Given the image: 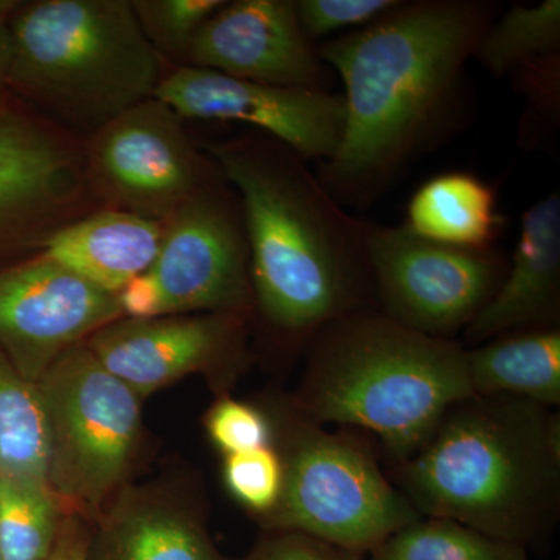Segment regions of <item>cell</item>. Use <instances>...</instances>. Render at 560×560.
Here are the masks:
<instances>
[{"instance_id": "1", "label": "cell", "mask_w": 560, "mask_h": 560, "mask_svg": "<svg viewBox=\"0 0 560 560\" xmlns=\"http://www.w3.org/2000/svg\"><path fill=\"white\" fill-rule=\"evenodd\" d=\"M495 7L401 2L382 20L326 40L320 60L345 84V132L318 178L340 205L368 208L455 119L464 68Z\"/></svg>"}, {"instance_id": "2", "label": "cell", "mask_w": 560, "mask_h": 560, "mask_svg": "<svg viewBox=\"0 0 560 560\" xmlns=\"http://www.w3.org/2000/svg\"><path fill=\"white\" fill-rule=\"evenodd\" d=\"M209 153L241 200L254 307L272 329L312 338L371 311L368 221L350 215L304 158L259 131Z\"/></svg>"}, {"instance_id": "3", "label": "cell", "mask_w": 560, "mask_h": 560, "mask_svg": "<svg viewBox=\"0 0 560 560\" xmlns=\"http://www.w3.org/2000/svg\"><path fill=\"white\" fill-rule=\"evenodd\" d=\"M396 467L397 489L423 517L522 545L558 514L559 418L521 397L471 394Z\"/></svg>"}, {"instance_id": "4", "label": "cell", "mask_w": 560, "mask_h": 560, "mask_svg": "<svg viewBox=\"0 0 560 560\" xmlns=\"http://www.w3.org/2000/svg\"><path fill=\"white\" fill-rule=\"evenodd\" d=\"M471 394L466 349L361 311L313 335L298 412L371 431L400 464Z\"/></svg>"}, {"instance_id": "5", "label": "cell", "mask_w": 560, "mask_h": 560, "mask_svg": "<svg viewBox=\"0 0 560 560\" xmlns=\"http://www.w3.org/2000/svg\"><path fill=\"white\" fill-rule=\"evenodd\" d=\"M10 32L7 84L61 130L91 136L164 79L128 0H39L14 10Z\"/></svg>"}, {"instance_id": "6", "label": "cell", "mask_w": 560, "mask_h": 560, "mask_svg": "<svg viewBox=\"0 0 560 560\" xmlns=\"http://www.w3.org/2000/svg\"><path fill=\"white\" fill-rule=\"evenodd\" d=\"M47 482L68 514L92 522L124 488L142 429L140 397L73 346L40 375Z\"/></svg>"}, {"instance_id": "7", "label": "cell", "mask_w": 560, "mask_h": 560, "mask_svg": "<svg viewBox=\"0 0 560 560\" xmlns=\"http://www.w3.org/2000/svg\"><path fill=\"white\" fill-rule=\"evenodd\" d=\"M289 427L282 497L265 518L350 552L374 551L422 514L383 474L366 442L298 412Z\"/></svg>"}, {"instance_id": "8", "label": "cell", "mask_w": 560, "mask_h": 560, "mask_svg": "<svg viewBox=\"0 0 560 560\" xmlns=\"http://www.w3.org/2000/svg\"><path fill=\"white\" fill-rule=\"evenodd\" d=\"M83 164L91 195L108 209L160 223L221 175L187 135L183 117L158 97L88 136Z\"/></svg>"}, {"instance_id": "9", "label": "cell", "mask_w": 560, "mask_h": 560, "mask_svg": "<svg viewBox=\"0 0 560 560\" xmlns=\"http://www.w3.org/2000/svg\"><path fill=\"white\" fill-rule=\"evenodd\" d=\"M366 248L381 313L445 340L469 326L508 268L495 248H456L418 237L405 226L370 221Z\"/></svg>"}, {"instance_id": "10", "label": "cell", "mask_w": 560, "mask_h": 560, "mask_svg": "<svg viewBox=\"0 0 560 560\" xmlns=\"http://www.w3.org/2000/svg\"><path fill=\"white\" fill-rule=\"evenodd\" d=\"M223 175L164 223L160 253L145 271L160 291L162 316L254 308L245 220Z\"/></svg>"}, {"instance_id": "11", "label": "cell", "mask_w": 560, "mask_h": 560, "mask_svg": "<svg viewBox=\"0 0 560 560\" xmlns=\"http://www.w3.org/2000/svg\"><path fill=\"white\" fill-rule=\"evenodd\" d=\"M120 318L117 294L44 253L0 271V350L33 383L66 350Z\"/></svg>"}, {"instance_id": "12", "label": "cell", "mask_w": 560, "mask_h": 560, "mask_svg": "<svg viewBox=\"0 0 560 560\" xmlns=\"http://www.w3.org/2000/svg\"><path fill=\"white\" fill-rule=\"evenodd\" d=\"M154 97L183 119L238 121L307 160L330 161L345 132V98L331 91L276 86L180 66Z\"/></svg>"}, {"instance_id": "13", "label": "cell", "mask_w": 560, "mask_h": 560, "mask_svg": "<svg viewBox=\"0 0 560 560\" xmlns=\"http://www.w3.org/2000/svg\"><path fill=\"white\" fill-rule=\"evenodd\" d=\"M91 194L66 131L0 105V245L43 243Z\"/></svg>"}, {"instance_id": "14", "label": "cell", "mask_w": 560, "mask_h": 560, "mask_svg": "<svg viewBox=\"0 0 560 560\" xmlns=\"http://www.w3.org/2000/svg\"><path fill=\"white\" fill-rule=\"evenodd\" d=\"M183 66L276 86H331V70L302 32L294 0L224 2L191 40Z\"/></svg>"}, {"instance_id": "15", "label": "cell", "mask_w": 560, "mask_h": 560, "mask_svg": "<svg viewBox=\"0 0 560 560\" xmlns=\"http://www.w3.org/2000/svg\"><path fill=\"white\" fill-rule=\"evenodd\" d=\"M246 315L195 313L120 318L86 341L95 359L139 397L241 357Z\"/></svg>"}, {"instance_id": "16", "label": "cell", "mask_w": 560, "mask_h": 560, "mask_svg": "<svg viewBox=\"0 0 560 560\" xmlns=\"http://www.w3.org/2000/svg\"><path fill=\"white\" fill-rule=\"evenodd\" d=\"M560 318V197L551 191L522 217L499 289L466 327L480 345L512 331L558 327Z\"/></svg>"}, {"instance_id": "17", "label": "cell", "mask_w": 560, "mask_h": 560, "mask_svg": "<svg viewBox=\"0 0 560 560\" xmlns=\"http://www.w3.org/2000/svg\"><path fill=\"white\" fill-rule=\"evenodd\" d=\"M86 560H237L215 547L200 512L175 493L124 486L92 521Z\"/></svg>"}, {"instance_id": "18", "label": "cell", "mask_w": 560, "mask_h": 560, "mask_svg": "<svg viewBox=\"0 0 560 560\" xmlns=\"http://www.w3.org/2000/svg\"><path fill=\"white\" fill-rule=\"evenodd\" d=\"M164 223L105 209L70 221L40 243L50 259L98 289L119 294L149 271L160 253Z\"/></svg>"}, {"instance_id": "19", "label": "cell", "mask_w": 560, "mask_h": 560, "mask_svg": "<svg viewBox=\"0 0 560 560\" xmlns=\"http://www.w3.org/2000/svg\"><path fill=\"white\" fill-rule=\"evenodd\" d=\"M474 394H504L551 407L560 404L559 327L501 335L466 349Z\"/></svg>"}, {"instance_id": "20", "label": "cell", "mask_w": 560, "mask_h": 560, "mask_svg": "<svg viewBox=\"0 0 560 560\" xmlns=\"http://www.w3.org/2000/svg\"><path fill=\"white\" fill-rule=\"evenodd\" d=\"M404 226L442 245L493 248L501 232L495 191L471 173H441L415 191Z\"/></svg>"}, {"instance_id": "21", "label": "cell", "mask_w": 560, "mask_h": 560, "mask_svg": "<svg viewBox=\"0 0 560 560\" xmlns=\"http://www.w3.org/2000/svg\"><path fill=\"white\" fill-rule=\"evenodd\" d=\"M0 475L18 480L47 482V427L38 385L22 377L2 350Z\"/></svg>"}, {"instance_id": "22", "label": "cell", "mask_w": 560, "mask_h": 560, "mask_svg": "<svg viewBox=\"0 0 560 560\" xmlns=\"http://www.w3.org/2000/svg\"><path fill=\"white\" fill-rule=\"evenodd\" d=\"M68 511L47 482L0 475V550L3 560H44L54 550Z\"/></svg>"}, {"instance_id": "23", "label": "cell", "mask_w": 560, "mask_h": 560, "mask_svg": "<svg viewBox=\"0 0 560 560\" xmlns=\"http://www.w3.org/2000/svg\"><path fill=\"white\" fill-rule=\"evenodd\" d=\"M560 54V0L511 7L490 24L474 57L497 77Z\"/></svg>"}, {"instance_id": "24", "label": "cell", "mask_w": 560, "mask_h": 560, "mask_svg": "<svg viewBox=\"0 0 560 560\" xmlns=\"http://www.w3.org/2000/svg\"><path fill=\"white\" fill-rule=\"evenodd\" d=\"M372 555V560H529L522 545L431 517L397 530Z\"/></svg>"}, {"instance_id": "25", "label": "cell", "mask_w": 560, "mask_h": 560, "mask_svg": "<svg viewBox=\"0 0 560 560\" xmlns=\"http://www.w3.org/2000/svg\"><path fill=\"white\" fill-rule=\"evenodd\" d=\"M224 0H132L143 35L161 58L186 61L191 40Z\"/></svg>"}, {"instance_id": "26", "label": "cell", "mask_w": 560, "mask_h": 560, "mask_svg": "<svg viewBox=\"0 0 560 560\" xmlns=\"http://www.w3.org/2000/svg\"><path fill=\"white\" fill-rule=\"evenodd\" d=\"M223 477L231 495L242 506L267 518L282 497L285 469L282 456L271 445L257 451L228 455Z\"/></svg>"}, {"instance_id": "27", "label": "cell", "mask_w": 560, "mask_h": 560, "mask_svg": "<svg viewBox=\"0 0 560 560\" xmlns=\"http://www.w3.org/2000/svg\"><path fill=\"white\" fill-rule=\"evenodd\" d=\"M302 32L313 44L360 31L396 9L400 0H294ZM338 35V36H341Z\"/></svg>"}, {"instance_id": "28", "label": "cell", "mask_w": 560, "mask_h": 560, "mask_svg": "<svg viewBox=\"0 0 560 560\" xmlns=\"http://www.w3.org/2000/svg\"><path fill=\"white\" fill-rule=\"evenodd\" d=\"M205 423L210 441L226 456L271 447L270 420L245 401L224 397L210 408Z\"/></svg>"}, {"instance_id": "29", "label": "cell", "mask_w": 560, "mask_h": 560, "mask_svg": "<svg viewBox=\"0 0 560 560\" xmlns=\"http://www.w3.org/2000/svg\"><path fill=\"white\" fill-rule=\"evenodd\" d=\"M355 552L294 530H276L245 560H357Z\"/></svg>"}, {"instance_id": "30", "label": "cell", "mask_w": 560, "mask_h": 560, "mask_svg": "<svg viewBox=\"0 0 560 560\" xmlns=\"http://www.w3.org/2000/svg\"><path fill=\"white\" fill-rule=\"evenodd\" d=\"M90 528V522L83 517L66 515L57 544L44 560H86Z\"/></svg>"}, {"instance_id": "31", "label": "cell", "mask_w": 560, "mask_h": 560, "mask_svg": "<svg viewBox=\"0 0 560 560\" xmlns=\"http://www.w3.org/2000/svg\"><path fill=\"white\" fill-rule=\"evenodd\" d=\"M20 3L11 0H0V91L9 83L11 55H13V43H11L10 18Z\"/></svg>"}, {"instance_id": "32", "label": "cell", "mask_w": 560, "mask_h": 560, "mask_svg": "<svg viewBox=\"0 0 560 560\" xmlns=\"http://www.w3.org/2000/svg\"><path fill=\"white\" fill-rule=\"evenodd\" d=\"M0 560H3V558H2V550H0Z\"/></svg>"}]
</instances>
